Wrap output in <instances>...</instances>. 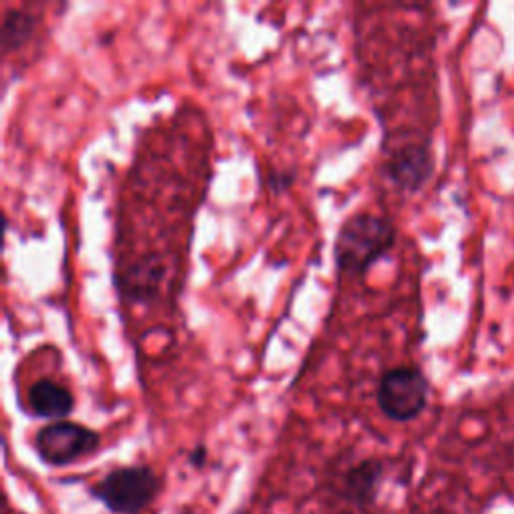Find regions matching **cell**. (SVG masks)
Listing matches in <instances>:
<instances>
[{
  "mask_svg": "<svg viewBox=\"0 0 514 514\" xmlns=\"http://www.w3.org/2000/svg\"><path fill=\"white\" fill-rule=\"evenodd\" d=\"M396 243L394 223L376 213H356L350 215L334 243V260L342 274L364 276L372 266L390 253Z\"/></svg>",
  "mask_w": 514,
  "mask_h": 514,
  "instance_id": "obj_1",
  "label": "cell"
},
{
  "mask_svg": "<svg viewBox=\"0 0 514 514\" xmlns=\"http://www.w3.org/2000/svg\"><path fill=\"white\" fill-rule=\"evenodd\" d=\"M161 480L149 466H123L101 478L91 494L113 514H139L159 494Z\"/></svg>",
  "mask_w": 514,
  "mask_h": 514,
  "instance_id": "obj_2",
  "label": "cell"
},
{
  "mask_svg": "<svg viewBox=\"0 0 514 514\" xmlns=\"http://www.w3.org/2000/svg\"><path fill=\"white\" fill-rule=\"evenodd\" d=\"M428 380L412 366H398L382 374L376 400L382 414L394 422H410L428 404Z\"/></svg>",
  "mask_w": 514,
  "mask_h": 514,
  "instance_id": "obj_3",
  "label": "cell"
},
{
  "mask_svg": "<svg viewBox=\"0 0 514 514\" xmlns=\"http://www.w3.org/2000/svg\"><path fill=\"white\" fill-rule=\"evenodd\" d=\"M101 436L77 422L61 420L41 428L35 436V450L49 466H69L99 450Z\"/></svg>",
  "mask_w": 514,
  "mask_h": 514,
  "instance_id": "obj_4",
  "label": "cell"
},
{
  "mask_svg": "<svg viewBox=\"0 0 514 514\" xmlns=\"http://www.w3.org/2000/svg\"><path fill=\"white\" fill-rule=\"evenodd\" d=\"M434 171V161L428 145H400L388 155L386 177L404 193H416L424 187Z\"/></svg>",
  "mask_w": 514,
  "mask_h": 514,
  "instance_id": "obj_5",
  "label": "cell"
},
{
  "mask_svg": "<svg viewBox=\"0 0 514 514\" xmlns=\"http://www.w3.org/2000/svg\"><path fill=\"white\" fill-rule=\"evenodd\" d=\"M29 406L37 418L47 420H65L75 410L73 392L49 378L37 380L29 390Z\"/></svg>",
  "mask_w": 514,
  "mask_h": 514,
  "instance_id": "obj_6",
  "label": "cell"
},
{
  "mask_svg": "<svg viewBox=\"0 0 514 514\" xmlns=\"http://www.w3.org/2000/svg\"><path fill=\"white\" fill-rule=\"evenodd\" d=\"M384 466L380 460L368 458L354 464L344 476V492L358 504H372L378 494V484Z\"/></svg>",
  "mask_w": 514,
  "mask_h": 514,
  "instance_id": "obj_7",
  "label": "cell"
},
{
  "mask_svg": "<svg viewBox=\"0 0 514 514\" xmlns=\"http://www.w3.org/2000/svg\"><path fill=\"white\" fill-rule=\"evenodd\" d=\"M163 264L157 260V257H149V260H143L141 264H137L131 274H129V292L133 300H147L149 292H153L159 282L163 280Z\"/></svg>",
  "mask_w": 514,
  "mask_h": 514,
  "instance_id": "obj_8",
  "label": "cell"
},
{
  "mask_svg": "<svg viewBox=\"0 0 514 514\" xmlns=\"http://www.w3.org/2000/svg\"><path fill=\"white\" fill-rule=\"evenodd\" d=\"M35 29H37V17L35 15L21 13V11L9 13L3 21V49H5V53H11V51L23 47L25 43H29V39L35 35Z\"/></svg>",
  "mask_w": 514,
  "mask_h": 514,
  "instance_id": "obj_9",
  "label": "cell"
},
{
  "mask_svg": "<svg viewBox=\"0 0 514 514\" xmlns=\"http://www.w3.org/2000/svg\"><path fill=\"white\" fill-rule=\"evenodd\" d=\"M205 458H207V452H205V448H197L195 452H191V458H189V462H191L193 466H203V464H205Z\"/></svg>",
  "mask_w": 514,
  "mask_h": 514,
  "instance_id": "obj_10",
  "label": "cell"
}]
</instances>
